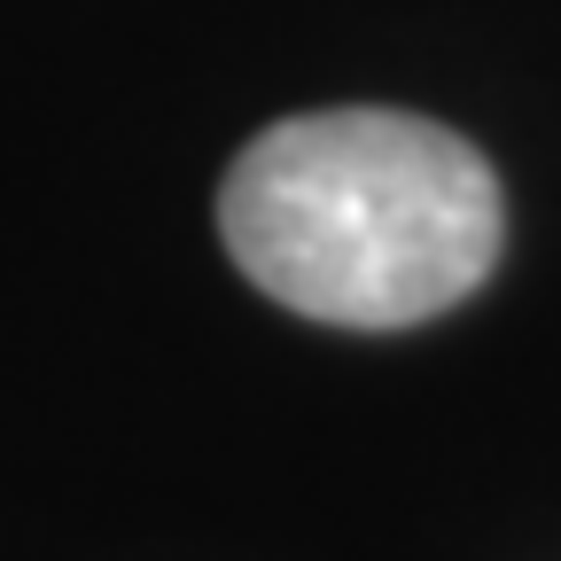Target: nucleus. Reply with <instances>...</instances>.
I'll return each mask as SVG.
<instances>
[{"label": "nucleus", "instance_id": "f257e3e1", "mask_svg": "<svg viewBox=\"0 0 561 561\" xmlns=\"http://www.w3.org/2000/svg\"><path fill=\"white\" fill-rule=\"evenodd\" d=\"M227 257L328 328H421L468 305L507 242L476 140L413 110H305L265 125L219 187Z\"/></svg>", "mask_w": 561, "mask_h": 561}]
</instances>
